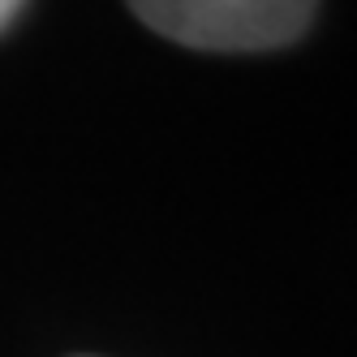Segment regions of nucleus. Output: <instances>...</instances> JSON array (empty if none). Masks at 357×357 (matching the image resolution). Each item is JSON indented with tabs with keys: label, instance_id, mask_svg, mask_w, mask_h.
Here are the masks:
<instances>
[{
	"label": "nucleus",
	"instance_id": "obj_2",
	"mask_svg": "<svg viewBox=\"0 0 357 357\" xmlns=\"http://www.w3.org/2000/svg\"><path fill=\"white\" fill-rule=\"evenodd\" d=\"M22 5H26V0H0V31H9L13 22H17Z\"/></svg>",
	"mask_w": 357,
	"mask_h": 357
},
{
	"label": "nucleus",
	"instance_id": "obj_1",
	"mask_svg": "<svg viewBox=\"0 0 357 357\" xmlns=\"http://www.w3.org/2000/svg\"><path fill=\"white\" fill-rule=\"evenodd\" d=\"M155 35L198 52H275L297 43L319 0H125Z\"/></svg>",
	"mask_w": 357,
	"mask_h": 357
}]
</instances>
